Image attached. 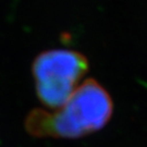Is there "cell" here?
<instances>
[{"instance_id":"cell-1","label":"cell","mask_w":147,"mask_h":147,"mask_svg":"<svg viewBox=\"0 0 147 147\" xmlns=\"http://www.w3.org/2000/svg\"><path fill=\"white\" fill-rule=\"evenodd\" d=\"M113 112L110 95L94 79H88L55 110L35 109L27 116L25 127L36 137L79 138L101 130Z\"/></svg>"},{"instance_id":"cell-2","label":"cell","mask_w":147,"mask_h":147,"mask_svg":"<svg viewBox=\"0 0 147 147\" xmlns=\"http://www.w3.org/2000/svg\"><path fill=\"white\" fill-rule=\"evenodd\" d=\"M87 71V59L76 50L55 48L40 53L32 64L38 99L50 110L61 107L82 84Z\"/></svg>"}]
</instances>
